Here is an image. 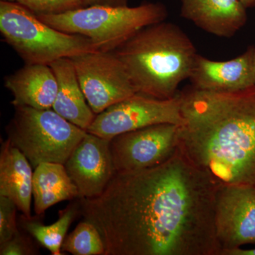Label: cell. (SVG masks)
<instances>
[{
  "label": "cell",
  "instance_id": "16",
  "mask_svg": "<svg viewBox=\"0 0 255 255\" xmlns=\"http://www.w3.org/2000/svg\"><path fill=\"white\" fill-rule=\"evenodd\" d=\"M49 65L58 82V92L52 109L70 123L87 130L97 114L82 92L73 62L70 58H63Z\"/></svg>",
  "mask_w": 255,
  "mask_h": 255
},
{
  "label": "cell",
  "instance_id": "20",
  "mask_svg": "<svg viewBox=\"0 0 255 255\" xmlns=\"http://www.w3.org/2000/svg\"><path fill=\"white\" fill-rule=\"evenodd\" d=\"M16 2L36 16L61 14L86 6L83 0H17Z\"/></svg>",
  "mask_w": 255,
  "mask_h": 255
},
{
  "label": "cell",
  "instance_id": "5",
  "mask_svg": "<svg viewBox=\"0 0 255 255\" xmlns=\"http://www.w3.org/2000/svg\"><path fill=\"white\" fill-rule=\"evenodd\" d=\"M0 32L25 64L55 60L99 50L90 38L55 29L18 2L0 1Z\"/></svg>",
  "mask_w": 255,
  "mask_h": 255
},
{
  "label": "cell",
  "instance_id": "3",
  "mask_svg": "<svg viewBox=\"0 0 255 255\" xmlns=\"http://www.w3.org/2000/svg\"><path fill=\"white\" fill-rule=\"evenodd\" d=\"M114 52L136 93L159 100L179 94L178 87L189 78L198 54L182 28L164 21L142 28Z\"/></svg>",
  "mask_w": 255,
  "mask_h": 255
},
{
  "label": "cell",
  "instance_id": "9",
  "mask_svg": "<svg viewBox=\"0 0 255 255\" xmlns=\"http://www.w3.org/2000/svg\"><path fill=\"white\" fill-rule=\"evenodd\" d=\"M179 126L157 124L111 139L116 172L149 168L168 160L178 150Z\"/></svg>",
  "mask_w": 255,
  "mask_h": 255
},
{
  "label": "cell",
  "instance_id": "25",
  "mask_svg": "<svg viewBox=\"0 0 255 255\" xmlns=\"http://www.w3.org/2000/svg\"><path fill=\"white\" fill-rule=\"evenodd\" d=\"M240 1L247 9L255 7V0H240Z\"/></svg>",
  "mask_w": 255,
  "mask_h": 255
},
{
  "label": "cell",
  "instance_id": "1",
  "mask_svg": "<svg viewBox=\"0 0 255 255\" xmlns=\"http://www.w3.org/2000/svg\"><path fill=\"white\" fill-rule=\"evenodd\" d=\"M220 184L178 150L164 163L116 172L105 191L79 199L105 255H221L215 228Z\"/></svg>",
  "mask_w": 255,
  "mask_h": 255
},
{
  "label": "cell",
  "instance_id": "12",
  "mask_svg": "<svg viewBox=\"0 0 255 255\" xmlns=\"http://www.w3.org/2000/svg\"><path fill=\"white\" fill-rule=\"evenodd\" d=\"M251 46L243 54L227 61H215L197 54L189 80L202 91L234 92L255 86L253 55Z\"/></svg>",
  "mask_w": 255,
  "mask_h": 255
},
{
  "label": "cell",
  "instance_id": "17",
  "mask_svg": "<svg viewBox=\"0 0 255 255\" xmlns=\"http://www.w3.org/2000/svg\"><path fill=\"white\" fill-rule=\"evenodd\" d=\"M33 197L35 213L41 216L55 204L78 199L79 191L63 164L43 162L33 172Z\"/></svg>",
  "mask_w": 255,
  "mask_h": 255
},
{
  "label": "cell",
  "instance_id": "8",
  "mask_svg": "<svg viewBox=\"0 0 255 255\" xmlns=\"http://www.w3.org/2000/svg\"><path fill=\"white\" fill-rule=\"evenodd\" d=\"M182 123L179 93L169 100L136 93L97 114L87 132L111 140L119 134L150 126Z\"/></svg>",
  "mask_w": 255,
  "mask_h": 255
},
{
  "label": "cell",
  "instance_id": "22",
  "mask_svg": "<svg viewBox=\"0 0 255 255\" xmlns=\"http://www.w3.org/2000/svg\"><path fill=\"white\" fill-rule=\"evenodd\" d=\"M28 233L18 231L9 241L0 245L1 255H34L39 254L38 248L35 246Z\"/></svg>",
  "mask_w": 255,
  "mask_h": 255
},
{
  "label": "cell",
  "instance_id": "24",
  "mask_svg": "<svg viewBox=\"0 0 255 255\" xmlns=\"http://www.w3.org/2000/svg\"><path fill=\"white\" fill-rule=\"evenodd\" d=\"M221 255H255V248H250V249L236 248V249L223 252Z\"/></svg>",
  "mask_w": 255,
  "mask_h": 255
},
{
  "label": "cell",
  "instance_id": "10",
  "mask_svg": "<svg viewBox=\"0 0 255 255\" xmlns=\"http://www.w3.org/2000/svg\"><path fill=\"white\" fill-rule=\"evenodd\" d=\"M216 238L223 252L255 246V186L220 184L215 201Z\"/></svg>",
  "mask_w": 255,
  "mask_h": 255
},
{
  "label": "cell",
  "instance_id": "13",
  "mask_svg": "<svg viewBox=\"0 0 255 255\" xmlns=\"http://www.w3.org/2000/svg\"><path fill=\"white\" fill-rule=\"evenodd\" d=\"M180 15L207 33L231 38L245 26L247 8L240 0H181Z\"/></svg>",
  "mask_w": 255,
  "mask_h": 255
},
{
  "label": "cell",
  "instance_id": "7",
  "mask_svg": "<svg viewBox=\"0 0 255 255\" xmlns=\"http://www.w3.org/2000/svg\"><path fill=\"white\" fill-rule=\"evenodd\" d=\"M70 58L85 98L97 115L136 94L114 51L97 50Z\"/></svg>",
  "mask_w": 255,
  "mask_h": 255
},
{
  "label": "cell",
  "instance_id": "11",
  "mask_svg": "<svg viewBox=\"0 0 255 255\" xmlns=\"http://www.w3.org/2000/svg\"><path fill=\"white\" fill-rule=\"evenodd\" d=\"M64 165L78 188V199L98 197L116 172L110 140L87 132Z\"/></svg>",
  "mask_w": 255,
  "mask_h": 255
},
{
  "label": "cell",
  "instance_id": "21",
  "mask_svg": "<svg viewBox=\"0 0 255 255\" xmlns=\"http://www.w3.org/2000/svg\"><path fill=\"white\" fill-rule=\"evenodd\" d=\"M17 206L9 198L0 196V245L18 232L16 220Z\"/></svg>",
  "mask_w": 255,
  "mask_h": 255
},
{
  "label": "cell",
  "instance_id": "18",
  "mask_svg": "<svg viewBox=\"0 0 255 255\" xmlns=\"http://www.w3.org/2000/svg\"><path fill=\"white\" fill-rule=\"evenodd\" d=\"M80 214L79 199L70 203L65 209L59 211V218L53 224L45 226L41 222L21 215L19 223L23 231L28 233L42 247L50 251L52 255H61L62 246L66 238L70 225Z\"/></svg>",
  "mask_w": 255,
  "mask_h": 255
},
{
  "label": "cell",
  "instance_id": "15",
  "mask_svg": "<svg viewBox=\"0 0 255 255\" xmlns=\"http://www.w3.org/2000/svg\"><path fill=\"white\" fill-rule=\"evenodd\" d=\"M33 167L22 152L6 139L0 152V196L11 199L27 219L31 216Z\"/></svg>",
  "mask_w": 255,
  "mask_h": 255
},
{
  "label": "cell",
  "instance_id": "4",
  "mask_svg": "<svg viewBox=\"0 0 255 255\" xmlns=\"http://www.w3.org/2000/svg\"><path fill=\"white\" fill-rule=\"evenodd\" d=\"M168 16L159 2L133 6H90L64 14L39 15L43 22L65 33L90 38L101 51H114L142 28Z\"/></svg>",
  "mask_w": 255,
  "mask_h": 255
},
{
  "label": "cell",
  "instance_id": "27",
  "mask_svg": "<svg viewBox=\"0 0 255 255\" xmlns=\"http://www.w3.org/2000/svg\"><path fill=\"white\" fill-rule=\"evenodd\" d=\"M253 63H254L255 71V48L254 50V55H253Z\"/></svg>",
  "mask_w": 255,
  "mask_h": 255
},
{
  "label": "cell",
  "instance_id": "6",
  "mask_svg": "<svg viewBox=\"0 0 255 255\" xmlns=\"http://www.w3.org/2000/svg\"><path fill=\"white\" fill-rule=\"evenodd\" d=\"M7 140L18 149L33 169L43 162L65 164L87 130L55 112L24 106L14 107L5 128Z\"/></svg>",
  "mask_w": 255,
  "mask_h": 255
},
{
  "label": "cell",
  "instance_id": "2",
  "mask_svg": "<svg viewBox=\"0 0 255 255\" xmlns=\"http://www.w3.org/2000/svg\"><path fill=\"white\" fill-rule=\"evenodd\" d=\"M179 150L220 184L255 186V86L179 92Z\"/></svg>",
  "mask_w": 255,
  "mask_h": 255
},
{
  "label": "cell",
  "instance_id": "19",
  "mask_svg": "<svg viewBox=\"0 0 255 255\" xmlns=\"http://www.w3.org/2000/svg\"><path fill=\"white\" fill-rule=\"evenodd\" d=\"M61 251L73 255H105L106 248L98 228L84 220L65 238Z\"/></svg>",
  "mask_w": 255,
  "mask_h": 255
},
{
  "label": "cell",
  "instance_id": "14",
  "mask_svg": "<svg viewBox=\"0 0 255 255\" xmlns=\"http://www.w3.org/2000/svg\"><path fill=\"white\" fill-rule=\"evenodd\" d=\"M4 86L13 96L11 104L14 107L38 110L52 109L58 92L55 74L50 65L44 64H25L5 77Z\"/></svg>",
  "mask_w": 255,
  "mask_h": 255
},
{
  "label": "cell",
  "instance_id": "23",
  "mask_svg": "<svg viewBox=\"0 0 255 255\" xmlns=\"http://www.w3.org/2000/svg\"><path fill=\"white\" fill-rule=\"evenodd\" d=\"M85 6H127L128 0H83Z\"/></svg>",
  "mask_w": 255,
  "mask_h": 255
},
{
  "label": "cell",
  "instance_id": "26",
  "mask_svg": "<svg viewBox=\"0 0 255 255\" xmlns=\"http://www.w3.org/2000/svg\"><path fill=\"white\" fill-rule=\"evenodd\" d=\"M1 1H9V2H16V1H17V0H1Z\"/></svg>",
  "mask_w": 255,
  "mask_h": 255
}]
</instances>
